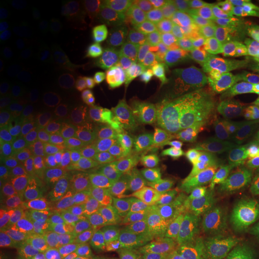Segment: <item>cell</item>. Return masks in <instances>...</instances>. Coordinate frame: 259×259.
Segmentation results:
<instances>
[{"label": "cell", "instance_id": "obj_10", "mask_svg": "<svg viewBox=\"0 0 259 259\" xmlns=\"http://www.w3.org/2000/svg\"><path fill=\"white\" fill-rule=\"evenodd\" d=\"M156 63L154 57L141 46H130L124 53V77L130 84L141 87L154 76Z\"/></svg>", "mask_w": 259, "mask_h": 259}, {"label": "cell", "instance_id": "obj_13", "mask_svg": "<svg viewBox=\"0 0 259 259\" xmlns=\"http://www.w3.org/2000/svg\"><path fill=\"white\" fill-rule=\"evenodd\" d=\"M187 218L197 228H208L218 220L212 192L198 190L189 203Z\"/></svg>", "mask_w": 259, "mask_h": 259}, {"label": "cell", "instance_id": "obj_24", "mask_svg": "<svg viewBox=\"0 0 259 259\" xmlns=\"http://www.w3.org/2000/svg\"><path fill=\"white\" fill-rule=\"evenodd\" d=\"M66 113V105L56 96H46L40 102V115L46 124H57ZM61 122V121H60Z\"/></svg>", "mask_w": 259, "mask_h": 259}, {"label": "cell", "instance_id": "obj_7", "mask_svg": "<svg viewBox=\"0 0 259 259\" xmlns=\"http://www.w3.org/2000/svg\"><path fill=\"white\" fill-rule=\"evenodd\" d=\"M258 127L259 125L250 109L235 107L220 118L213 143L232 145L247 143L257 135Z\"/></svg>", "mask_w": 259, "mask_h": 259}, {"label": "cell", "instance_id": "obj_11", "mask_svg": "<svg viewBox=\"0 0 259 259\" xmlns=\"http://www.w3.org/2000/svg\"><path fill=\"white\" fill-rule=\"evenodd\" d=\"M59 226L54 216L48 212H35L25 227L24 238L32 248H46L57 238Z\"/></svg>", "mask_w": 259, "mask_h": 259}, {"label": "cell", "instance_id": "obj_8", "mask_svg": "<svg viewBox=\"0 0 259 259\" xmlns=\"http://www.w3.org/2000/svg\"><path fill=\"white\" fill-rule=\"evenodd\" d=\"M154 250L153 241L134 229L114 231L107 241L109 259H150Z\"/></svg>", "mask_w": 259, "mask_h": 259}, {"label": "cell", "instance_id": "obj_31", "mask_svg": "<svg viewBox=\"0 0 259 259\" xmlns=\"http://www.w3.org/2000/svg\"><path fill=\"white\" fill-rule=\"evenodd\" d=\"M245 44L250 48L252 54L259 58V12L252 10L251 23Z\"/></svg>", "mask_w": 259, "mask_h": 259}, {"label": "cell", "instance_id": "obj_26", "mask_svg": "<svg viewBox=\"0 0 259 259\" xmlns=\"http://www.w3.org/2000/svg\"><path fill=\"white\" fill-rule=\"evenodd\" d=\"M212 196L218 219L223 222H229L234 220L239 212V206L234 197L229 193L223 192H212Z\"/></svg>", "mask_w": 259, "mask_h": 259}, {"label": "cell", "instance_id": "obj_12", "mask_svg": "<svg viewBox=\"0 0 259 259\" xmlns=\"http://www.w3.org/2000/svg\"><path fill=\"white\" fill-rule=\"evenodd\" d=\"M54 176L53 166L44 160L28 162L18 173V186L24 192L34 193L42 191L48 180Z\"/></svg>", "mask_w": 259, "mask_h": 259}, {"label": "cell", "instance_id": "obj_2", "mask_svg": "<svg viewBox=\"0 0 259 259\" xmlns=\"http://www.w3.org/2000/svg\"><path fill=\"white\" fill-rule=\"evenodd\" d=\"M130 155L148 171L163 174L187 183L193 171L209 163L184 160L176 153L169 139L147 113L135 111L128 116Z\"/></svg>", "mask_w": 259, "mask_h": 259}, {"label": "cell", "instance_id": "obj_33", "mask_svg": "<svg viewBox=\"0 0 259 259\" xmlns=\"http://www.w3.org/2000/svg\"><path fill=\"white\" fill-rule=\"evenodd\" d=\"M67 253L65 250L60 248H47V250H42L38 253H32L29 259H66Z\"/></svg>", "mask_w": 259, "mask_h": 259}, {"label": "cell", "instance_id": "obj_18", "mask_svg": "<svg viewBox=\"0 0 259 259\" xmlns=\"http://www.w3.org/2000/svg\"><path fill=\"white\" fill-rule=\"evenodd\" d=\"M82 125L79 121L69 119L58 124L50 134V144L57 149H66L76 144L82 137Z\"/></svg>", "mask_w": 259, "mask_h": 259}, {"label": "cell", "instance_id": "obj_20", "mask_svg": "<svg viewBox=\"0 0 259 259\" xmlns=\"http://www.w3.org/2000/svg\"><path fill=\"white\" fill-rule=\"evenodd\" d=\"M6 139L12 147L23 149L31 144L34 139V132L27 120L22 116H12L8 121L5 128Z\"/></svg>", "mask_w": 259, "mask_h": 259}, {"label": "cell", "instance_id": "obj_9", "mask_svg": "<svg viewBox=\"0 0 259 259\" xmlns=\"http://www.w3.org/2000/svg\"><path fill=\"white\" fill-rule=\"evenodd\" d=\"M232 96L239 107L259 103V60L236 66L231 73Z\"/></svg>", "mask_w": 259, "mask_h": 259}, {"label": "cell", "instance_id": "obj_22", "mask_svg": "<svg viewBox=\"0 0 259 259\" xmlns=\"http://www.w3.org/2000/svg\"><path fill=\"white\" fill-rule=\"evenodd\" d=\"M232 238V231L228 226L223 225V223H213L208 228H205V232L203 234V244L208 253L212 257V254L220 246Z\"/></svg>", "mask_w": 259, "mask_h": 259}, {"label": "cell", "instance_id": "obj_19", "mask_svg": "<svg viewBox=\"0 0 259 259\" xmlns=\"http://www.w3.org/2000/svg\"><path fill=\"white\" fill-rule=\"evenodd\" d=\"M96 66L103 79L114 83L124 76V54L114 50L103 51L97 57Z\"/></svg>", "mask_w": 259, "mask_h": 259}, {"label": "cell", "instance_id": "obj_15", "mask_svg": "<svg viewBox=\"0 0 259 259\" xmlns=\"http://www.w3.org/2000/svg\"><path fill=\"white\" fill-rule=\"evenodd\" d=\"M25 211L16 204L6 205L0 212V235L3 240L22 238L24 234Z\"/></svg>", "mask_w": 259, "mask_h": 259}, {"label": "cell", "instance_id": "obj_5", "mask_svg": "<svg viewBox=\"0 0 259 259\" xmlns=\"http://www.w3.org/2000/svg\"><path fill=\"white\" fill-rule=\"evenodd\" d=\"M32 78L36 85L52 94H72L80 87V77L72 63L61 56L36 65Z\"/></svg>", "mask_w": 259, "mask_h": 259}, {"label": "cell", "instance_id": "obj_17", "mask_svg": "<svg viewBox=\"0 0 259 259\" xmlns=\"http://www.w3.org/2000/svg\"><path fill=\"white\" fill-rule=\"evenodd\" d=\"M29 14L44 24H54L67 15V6L58 0H34L29 4Z\"/></svg>", "mask_w": 259, "mask_h": 259}, {"label": "cell", "instance_id": "obj_6", "mask_svg": "<svg viewBox=\"0 0 259 259\" xmlns=\"http://www.w3.org/2000/svg\"><path fill=\"white\" fill-rule=\"evenodd\" d=\"M94 147L100 154L118 157L130 154V126L118 113L107 112L97 121L93 136Z\"/></svg>", "mask_w": 259, "mask_h": 259}, {"label": "cell", "instance_id": "obj_16", "mask_svg": "<svg viewBox=\"0 0 259 259\" xmlns=\"http://www.w3.org/2000/svg\"><path fill=\"white\" fill-rule=\"evenodd\" d=\"M99 233L92 222H82L74 228L72 233L73 253L79 258H89L94 255L97 248Z\"/></svg>", "mask_w": 259, "mask_h": 259}, {"label": "cell", "instance_id": "obj_32", "mask_svg": "<svg viewBox=\"0 0 259 259\" xmlns=\"http://www.w3.org/2000/svg\"><path fill=\"white\" fill-rule=\"evenodd\" d=\"M236 254H238V245H236L234 239L232 238L228 241L223 242L215 251L212 257L215 259H235Z\"/></svg>", "mask_w": 259, "mask_h": 259}, {"label": "cell", "instance_id": "obj_30", "mask_svg": "<svg viewBox=\"0 0 259 259\" xmlns=\"http://www.w3.org/2000/svg\"><path fill=\"white\" fill-rule=\"evenodd\" d=\"M22 69V60L17 54L3 53L0 57V80L5 82L11 77L19 74L18 72Z\"/></svg>", "mask_w": 259, "mask_h": 259}, {"label": "cell", "instance_id": "obj_28", "mask_svg": "<svg viewBox=\"0 0 259 259\" xmlns=\"http://www.w3.org/2000/svg\"><path fill=\"white\" fill-rule=\"evenodd\" d=\"M238 161L244 167L259 173V127L254 138L239 151Z\"/></svg>", "mask_w": 259, "mask_h": 259}, {"label": "cell", "instance_id": "obj_21", "mask_svg": "<svg viewBox=\"0 0 259 259\" xmlns=\"http://www.w3.org/2000/svg\"><path fill=\"white\" fill-rule=\"evenodd\" d=\"M234 199L239 209L247 211L259 202V180H241L235 187Z\"/></svg>", "mask_w": 259, "mask_h": 259}, {"label": "cell", "instance_id": "obj_29", "mask_svg": "<svg viewBox=\"0 0 259 259\" xmlns=\"http://www.w3.org/2000/svg\"><path fill=\"white\" fill-rule=\"evenodd\" d=\"M79 37L82 45L88 50H99L102 44L100 29L90 19H83L79 25Z\"/></svg>", "mask_w": 259, "mask_h": 259}, {"label": "cell", "instance_id": "obj_4", "mask_svg": "<svg viewBox=\"0 0 259 259\" xmlns=\"http://www.w3.org/2000/svg\"><path fill=\"white\" fill-rule=\"evenodd\" d=\"M148 215L161 223L183 221L189 210L185 190L174 183H160L145 194Z\"/></svg>", "mask_w": 259, "mask_h": 259}, {"label": "cell", "instance_id": "obj_14", "mask_svg": "<svg viewBox=\"0 0 259 259\" xmlns=\"http://www.w3.org/2000/svg\"><path fill=\"white\" fill-rule=\"evenodd\" d=\"M42 193L51 202L59 205H71L78 199V184L65 174H54L42 189Z\"/></svg>", "mask_w": 259, "mask_h": 259}, {"label": "cell", "instance_id": "obj_25", "mask_svg": "<svg viewBox=\"0 0 259 259\" xmlns=\"http://www.w3.org/2000/svg\"><path fill=\"white\" fill-rule=\"evenodd\" d=\"M32 247L24 236L3 242L0 247V259H29Z\"/></svg>", "mask_w": 259, "mask_h": 259}, {"label": "cell", "instance_id": "obj_34", "mask_svg": "<svg viewBox=\"0 0 259 259\" xmlns=\"http://www.w3.org/2000/svg\"><path fill=\"white\" fill-rule=\"evenodd\" d=\"M9 171V154L4 148L0 149V179L4 180Z\"/></svg>", "mask_w": 259, "mask_h": 259}, {"label": "cell", "instance_id": "obj_35", "mask_svg": "<svg viewBox=\"0 0 259 259\" xmlns=\"http://www.w3.org/2000/svg\"><path fill=\"white\" fill-rule=\"evenodd\" d=\"M253 9L255 10V11L259 12V2L257 3H253Z\"/></svg>", "mask_w": 259, "mask_h": 259}, {"label": "cell", "instance_id": "obj_1", "mask_svg": "<svg viewBox=\"0 0 259 259\" xmlns=\"http://www.w3.org/2000/svg\"><path fill=\"white\" fill-rule=\"evenodd\" d=\"M215 35L206 6L200 3H169L154 17V38L166 47L178 66L187 73L215 72L218 67V57L212 51Z\"/></svg>", "mask_w": 259, "mask_h": 259}, {"label": "cell", "instance_id": "obj_36", "mask_svg": "<svg viewBox=\"0 0 259 259\" xmlns=\"http://www.w3.org/2000/svg\"><path fill=\"white\" fill-rule=\"evenodd\" d=\"M154 259H158V258H154Z\"/></svg>", "mask_w": 259, "mask_h": 259}, {"label": "cell", "instance_id": "obj_23", "mask_svg": "<svg viewBox=\"0 0 259 259\" xmlns=\"http://www.w3.org/2000/svg\"><path fill=\"white\" fill-rule=\"evenodd\" d=\"M29 89V82L24 74L11 77L0 85V99L3 102H15L23 97Z\"/></svg>", "mask_w": 259, "mask_h": 259}, {"label": "cell", "instance_id": "obj_3", "mask_svg": "<svg viewBox=\"0 0 259 259\" xmlns=\"http://www.w3.org/2000/svg\"><path fill=\"white\" fill-rule=\"evenodd\" d=\"M205 6L213 30L231 57L241 44H245L253 3L247 0H213Z\"/></svg>", "mask_w": 259, "mask_h": 259}, {"label": "cell", "instance_id": "obj_27", "mask_svg": "<svg viewBox=\"0 0 259 259\" xmlns=\"http://www.w3.org/2000/svg\"><path fill=\"white\" fill-rule=\"evenodd\" d=\"M22 40V30L15 21L2 18L0 21V47L2 50L14 48Z\"/></svg>", "mask_w": 259, "mask_h": 259}]
</instances>
